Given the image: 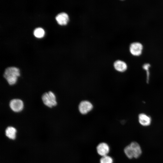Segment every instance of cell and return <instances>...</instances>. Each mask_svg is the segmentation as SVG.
<instances>
[{
	"instance_id": "1",
	"label": "cell",
	"mask_w": 163,
	"mask_h": 163,
	"mask_svg": "<svg viewBox=\"0 0 163 163\" xmlns=\"http://www.w3.org/2000/svg\"><path fill=\"white\" fill-rule=\"evenodd\" d=\"M126 156L129 158H137L141 155L142 151L139 145L133 142L126 146L124 149Z\"/></svg>"
},
{
	"instance_id": "2",
	"label": "cell",
	"mask_w": 163,
	"mask_h": 163,
	"mask_svg": "<svg viewBox=\"0 0 163 163\" xmlns=\"http://www.w3.org/2000/svg\"><path fill=\"white\" fill-rule=\"evenodd\" d=\"M19 69L15 67L7 68L4 72L3 76L10 85H14L17 82L18 78L20 76Z\"/></svg>"
},
{
	"instance_id": "3",
	"label": "cell",
	"mask_w": 163,
	"mask_h": 163,
	"mask_svg": "<svg viewBox=\"0 0 163 163\" xmlns=\"http://www.w3.org/2000/svg\"><path fill=\"white\" fill-rule=\"evenodd\" d=\"M19 132L17 129L12 125L7 126L4 130L3 134L5 138L10 142H14L18 139Z\"/></svg>"
},
{
	"instance_id": "4",
	"label": "cell",
	"mask_w": 163,
	"mask_h": 163,
	"mask_svg": "<svg viewBox=\"0 0 163 163\" xmlns=\"http://www.w3.org/2000/svg\"><path fill=\"white\" fill-rule=\"evenodd\" d=\"M42 99L44 104L50 108L55 106L57 104L56 96L51 91L44 93L42 96Z\"/></svg>"
},
{
	"instance_id": "5",
	"label": "cell",
	"mask_w": 163,
	"mask_h": 163,
	"mask_svg": "<svg viewBox=\"0 0 163 163\" xmlns=\"http://www.w3.org/2000/svg\"><path fill=\"white\" fill-rule=\"evenodd\" d=\"M9 106L11 109L14 112L16 113L19 112L23 109L24 103L21 99H14L10 101Z\"/></svg>"
},
{
	"instance_id": "6",
	"label": "cell",
	"mask_w": 163,
	"mask_h": 163,
	"mask_svg": "<svg viewBox=\"0 0 163 163\" xmlns=\"http://www.w3.org/2000/svg\"><path fill=\"white\" fill-rule=\"evenodd\" d=\"M129 49L130 53L133 55L139 56L142 53L143 45L140 42H134L130 44Z\"/></svg>"
},
{
	"instance_id": "7",
	"label": "cell",
	"mask_w": 163,
	"mask_h": 163,
	"mask_svg": "<svg viewBox=\"0 0 163 163\" xmlns=\"http://www.w3.org/2000/svg\"><path fill=\"white\" fill-rule=\"evenodd\" d=\"M93 106L89 101H81L78 106V109L80 113L82 114H85L91 111Z\"/></svg>"
},
{
	"instance_id": "8",
	"label": "cell",
	"mask_w": 163,
	"mask_h": 163,
	"mask_svg": "<svg viewBox=\"0 0 163 163\" xmlns=\"http://www.w3.org/2000/svg\"><path fill=\"white\" fill-rule=\"evenodd\" d=\"M96 149L98 154L101 157L107 155L110 150L108 144L104 142L98 144L97 146Z\"/></svg>"
},
{
	"instance_id": "9",
	"label": "cell",
	"mask_w": 163,
	"mask_h": 163,
	"mask_svg": "<svg viewBox=\"0 0 163 163\" xmlns=\"http://www.w3.org/2000/svg\"><path fill=\"white\" fill-rule=\"evenodd\" d=\"M138 120L139 123L143 126H148L151 123V117L143 113H140L138 115Z\"/></svg>"
},
{
	"instance_id": "10",
	"label": "cell",
	"mask_w": 163,
	"mask_h": 163,
	"mask_svg": "<svg viewBox=\"0 0 163 163\" xmlns=\"http://www.w3.org/2000/svg\"><path fill=\"white\" fill-rule=\"evenodd\" d=\"M56 19L59 24L61 25H65L68 23L69 18L67 13L62 12L59 13L56 16Z\"/></svg>"
},
{
	"instance_id": "11",
	"label": "cell",
	"mask_w": 163,
	"mask_h": 163,
	"mask_svg": "<svg viewBox=\"0 0 163 163\" xmlns=\"http://www.w3.org/2000/svg\"><path fill=\"white\" fill-rule=\"evenodd\" d=\"M113 66L115 69L120 72L125 71L127 68L126 63L123 61L120 60L115 61L114 63Z\"/></svg>"
},
{
	"instance_id": "12",
	"label": "cell",
	"mask_w": 163,
	"mask_h": 163,
	"mask_svg": "<svg viewBox=\"0 0 163 163\" xmlns=\"http://www.w3.org/2000/svg\"><path fill=\"white\" fill-rule=\"evenodd\" d=\"M45 34L44 30L42 28L39 27L35 29L34 31V35L37 37L41 38L43 37Z\"/></svg>"
},
{
	"instance_id": "13",
	"label": "cell",
	"mask_w": 163,
	"mask_h": 163,
	"mask_svg": "<svg viewBox=\"0 0 163 163\" xmlns=\"http://www.w3.org/2000/svg\"><path fill=\"white\" fill-rule=\"evenodd\" d=\"M150 65L149 63H145L142 66L143 69L146 72V81L147 83L149 82L150 77V73L149 72V68L150 67Z\"/></svg>"
},
{
	"instance_id": "14",
	"label": "cell",
	"mask_w": 163,
	"mask_h": 163,
	"mask_svg": "<svg viewBox=\"0 0 163 163\" xmlns=\"http://www.w3.org/2000/svg\"><path fill=\"white\" fill-rule=\"evenodd\" d=\"M100 163H113L112 158L107 155L101 157L100 160Z\"/></svg>"
}]
</instances>
